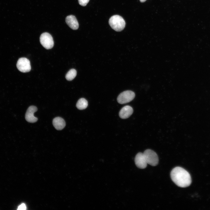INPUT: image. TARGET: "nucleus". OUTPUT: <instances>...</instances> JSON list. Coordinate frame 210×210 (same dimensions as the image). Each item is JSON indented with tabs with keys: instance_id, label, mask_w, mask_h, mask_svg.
I'll return each mask as SVG.
<instances>
[{
	"instance_id": "3",
	"label": "nucleus",
	"mask_w": 210,
	"mask_h": 210,
	"mask_svg": "<svg viewBox=\"0 0 210 210\" xmlns=\"http://www.w3.org/2000/svg\"><path fill=\"white\" fill-rule=\"evenodd\" d=\"M143 156L145 163L152 166L157 165L158 163V158L157 154L153 150L148 149L143 153Z\"/></svg>"
},
{
	"instance_id": "7",
	"label": "nucleus",
	"mask_w": 210,
	"mask_h": 210,
	"mask_svg": "<svg viewBox=\"0 0 210 210\" xmlns=\"http://www.w3.org/2000/svg\"><path fill=\"white\" fill-rule=\"evenodd\" d=\"M37 110V107L35 106H30L28 108L25 116V119L27 122L34 123L37 121L38 118L34 115V113Z\"/></svg>"
},
{
	"instance_id": "14",
	"label": "nucleus",
	"mask_w": 210,
	"mask_h": 210,
	"mask_svg": "<svg viewBox=\"0 0 210 210\" xmlns=\"http://www.w3.org/2000/svg\"><path fill=\"white\" fill-rule=\"evenodd\" d=\"M26 209V206L24 203H22L18 206L17 210H25Z\"/></svg>"
},
{
	"instance_id": "12",
	"label": "nucleus",
	"mask_w": 210,
	"mask_h": 210,
	"mask_svg": "<svg viewBox=\"0 0 210 210\" xmlns=\"http://www.w3.org/2000/svg\"><path fill=\"white\" fill-rule=\"evenodd\" d=\"M76 74L77 72L75 69H71L66 74V78L68 80L71 81L75 77Z\"/></svg>"
},
{
	"instance_id": "1",
	"label": "nucleus",
	"mask_w": 210,
	"mask_h": 210,
	"mask_svg": "<svg viewBox=\"0 0 210 210\" xmlns=\"http://www.w3.org/2000/svg\"><path fill=\"white\" fill-rule=\"evenodd\" d=\"M171 178L177 186L182 188L189 186L191 183V178L189 172L180 167L174 168L170 174Z\"/></svg>"
},
{
	"instance_id": "6",
	"label": "nucleus",
	"mask_w": 210,
	"mask_h": 210,
	"mask_svg": "<svg viewBox=\"0 0 210 210\" xmlns=\"http://www.w3.org/2000/svg\"><path fill=\"white\" fill-rule=\"evenodd\" d=\"M16 65L18 70L22 72H28L31 69L30 61L25 57L19 59L17 61Z\"/></svg>"
},
{
	"instance_id": "2",
	"label": "nucleus",
	"mask_w": 210,
	"mask_h": 210,
	"mask_svg": "<svg viewBox=\"0 0 210 210\" xmlns=\"http://www.w3.org/2000/svg\"><path fill=\"white\" fill-rule=\"evenodd\" d=\"M109 24L112 29L117 32L122 31L125 26V22L123 18L118 15L111 16L109 19Z\"/></svg>"
},
{
	"instance_id": "10",
	"label": "nucleus",
	"mask_w": 210,
	"mask_h": 210,
	"mask_svg": "<svg viewBox=\"0 0 210 210\" xmlns=\"http://www.w3.org/2000/svg\"><path fill=\"white\" fill-rule=\"evenodd\" d=\"M52 124L55 128L57 130H62L66 125L64 120L60 117L54 118L52 121Z\"/></svg>"
},
{
	"instance_id": "5",
	"label": "nucleus",
	"mask_w": 210,
	"mask_h": 210,
	"mask_svg": "<svg viewBox=\"0 0 210 210\" xmlns=\"http://www.w3.org/2000/svg\"><path fill=\"white\" fill-rule=\"evenodd\" d=\"M134 93L131 90H126L120 93L118 96L117 100L118 103L123 104L132 101L134 98Z\"/></svg>"
},
{
	"instance_id": "11",
	"label": "nucleus",
	"mask_w": 210,
	"mask_h": 210,
	"mask_svg": "<svg viewBox=\"0 0 210 210\" xmlns=\"http://www.w3.org/2000/svg\"><path fill=\"white\" fill-rule=\"evenodd\" d=\"M88 106L87 101L84 98L80 99L77 102L76 104L77 108L79 110H83L85 109Z\"/></svg>"
},
{
	"instance_id": "4",
	"label": "nucleus",
	"mask_w": 210,
	"mask_h": 210,
	"mask_svg": "<svg viewBox=\"0 0 210 210\" xmlns=\"http://www.w3.org/2000/svg\"><path fill=\"white\" fill-rule=\"evenodd\" d=\"M40 41L41 45L46 49H50L53 46L54 43L52 37L48 33H42L40 36Z\"/></svg>"
},
{
	"instance_id": "15",
	"label": "nucleus",
	"mask_w": 210,
	"mask_h": 210,
	"mask_svg": "<svg viewBox=\"0 0 210 210\" xmlns=\"http://www.w3.org/2000/svg\"><path fill=\"white\" fill-rule=\"evenodd\" d=\"M146 0H140V1L141 2H143L145 1Z\"/></svg>"
},
{
	"instance_id": "9",
	"label": "nucleus",
	"mask_w": 210,
	"mask_h": 210,
	"mask_svg": "<svg viewBox=\"0 0 210 210\" xmlns=\"http://www.w3.org/2000/svg\"><path fill=\"white\" fill-rule=\"evenodd\" d=\"M133 109L130 106H126L123 107L119 112L120 117L122 119L128 118L133 113Z\"/></svg>"
},
{
	"instance_id": "8",
	"label": "nucleus",
	"mask_w": 210,
	"mask_h": 210,
	"mask_svg": "<svg viewBox=\"0 0 210 210\" xmlns=\"http://www.w3.org/2000/svg\"><path fill=\"white\" fill-rule=\"evenodd\" d=\"M66 22L69 27L73 30H76L79 27V24L76 17L72 15L67 16Z\"/></svg>"
},
{
	"instance_id": "13",
	"label": "nucleus",
	"mask_w": 210,
	"mask_h": 210,
	"mask_svg": "<svg viewBox=\"0 0 210 210\" xmlns=\"http://www.w3.org/2000/svg\"><path fill=\"white\" fill-rule=\"evenodd\" d=\"M90 0H78L79 4L82 6H86Z\"/></svg>"
}]
</instances>
